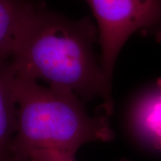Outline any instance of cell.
<instances>
[{"label": "cell", "mask_w": 161, "mask_h": 161, "mask_svg": "<svg viewBox=\"0 0 161 161\" xmlns=\"http://www.w3.org/2000/svg\"><path fill=\"white\" fill-rule=\"evenodd\" d=\"M98 28L90 18L72 20L40 1L11 58L16 75L68 90L82 100L100 98L111 114L112 80L94 52Z\"/></svg>", "instance_id": "obj_1"}, {"label": "cell", "mask_w": 161, "mask_h": 161, "mask_svg": "<svg viewBox=\"0 0 161 161\" xmlns=\"http://www.w3.org/2000/svg\"><path fill=\"white\" fill-rule=\"evenodd\" d=\"M17 128L12 158L35 150H52L75 156L83 144L109 142L114 132L107 116H92L82 99L58 87L16 75Z\"/></svg>", "instance_id": "obj_2"}, {"label": "cell", "mask_w": 161, "mask_h": 161, "mask_svg": "<svg viewBox=\"0 0 161 161\" xmlns=\"http://www.w3.org/2000/svg\"><path fill=\"white\" fill-rule=\"evenodd\" d=\"M97 22L100 62L113 80L122 47L134 32L161 38V0H86Z\"/></svg>", "instance_id": "obj_3"}, {"label": "cell", "mask_w": 161, "mask_h": 161, "mask_svg": "<svg viewBox=\"0 0 161 161\" xmlns=\"http://www.w3.org/2000/svg\"><path fill=\"white\" fill-rule=\"evenodd\" d=\"M40 1L0 0V62L10 60Z\"/></svg>", "instance_id": "obj_4"}, {"label": "cell", "mask_w": 161, "mask_h": 161, "mask_svg": "<svg viewBox=\"0 0 161 161\" xmlns=\"http://www.w3.org/2000/svg\"><path fill=\"white\" fill-rule=\"evenodd\" d=\"M132 125L141 142L161 151V78L134 105Z\"/></svg>", "instance_id": "obj_5"}, {"label": "cell", "mask_w": 161, "mask_h": 161, "mask_svg": "<svg viewBox=\"0 0 161 161\" xmlns=\"http://www.w3.org/2000/svg\"><path fill=\"white\" fill-rule=\"evenodd\" d=\"M15 83L16 72L11 59L0 62V158H12L17 128Z\"/></svg>", "instance_id": "obj_6"}, {"label": "cell", "mask_w": 161, "mask_h": 161, "mask_svg": "<svg viewBox=\"0 0 161 161\" xmlns=\"http://www.w3.org/2000/svg\"><path fill=\"white\" fill-rule=\"evenodd\" d=\"M14 161H76L75 156L52 150H35L13 157ZM119 161H129L121 159Z\"/></svg>", "instance_id": "obj_7"}, {"label": "cell", "mask_w": 161, "mask_h": 161, "mask_svg": "<svg viewBox=\"0 0 161 161\" xmlns=\"http://www.w3.org/2000/svg\"><path fill=\"white\" fill-rule=\"evenodd\" d=\"M0 161H14L12 158H0Z\"/></svg>", "instance_id": "obj_8"}]
</instances>
